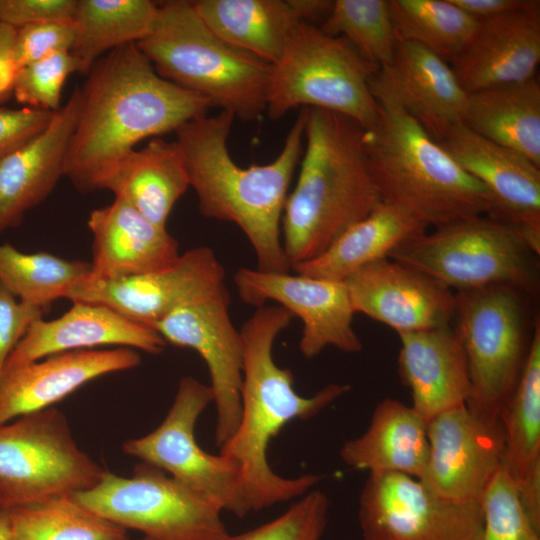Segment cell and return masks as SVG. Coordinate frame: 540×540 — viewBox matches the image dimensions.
Returning <instances> with one entry per match:
<instances>
[{
  "label": "cell",
  "mask_w": 540,
  "mask_h": 540,
  "mask_svg": "<svg viewBox=\"0 0 540 540\" xmlns=\"http://www.w3.org/2000/svg\"><path fill=\"white\" fill-rule=\"evenodd\" d=\"M87 74L64 167V176L83 193L97 190L138 142L175 132L213 107L162 78L136 43L107 53Z\"/></svg>",
  "instance_id": "obj_1"
},
{
  "label": "cell",
  "mask_w": 540,
  "mask_h": 540,
  "mask_svg": "<svg viewBox=\"0 0 540 540\" xmlns=\"http://www.w3.org/2000/svg\"><path fill=\"white\" fill-rule=\"evenodd\" d=\"M306 116L307 108H301L272 162L247 168L239 166L228 150L227 140L235 119L232 112L206 114L175 131L201 214L237 225L254 250L259 270L287 273L291 269L282 245L280 223L303 154Z\"/></svg>",
  "instance_id": "obj_2"
},
{
  "label": "cell",
  "mask_w": 540,
  "mask_h": 540,
  "mask_svg": "<svg viewBox=\"0 0 540 540\" xmlns=\"http://www.w3.org/2000/svg\"><path fill=\"white\" fill-rule=\"evenodd\" d=\"M293 317L280 305H263L240 329L241 416L235 433L220 447V453L238 465L252 512L303 496L320 482L322 477L315 474L279 476L269 465L267 450L291 420L314 417L351 389L346 384L332 383L310 397L295 391L293 373L280 368L273 358L275 339Z\"/></svg>",
  "instance_id": "obj_3"
},
{
  "label": "cell",
  "mask_w": 540,
  "mask_h": 540,
  "mask_svg": "<svg viewBox=\"0 0 540 540\" xmlns=\"http://www.w3.org/2000/svg\"><path fill=\"white\" fill-rule=\"evenodd\" d=\"M363 138L350 118L307 108L300 170L281 220L291 268L321 255L382 202Z\"/></svg>",
  "instance_id": "obj_4"
},
{
  "label": "cell",
  "mask_w": 540,
  "mask_h": 540,
  "mask_svg": "<svg viewBox=\"0 0 540 540\" xmlns=\"http://www.w3.org/2000/svg\"><path fill=\"white\" fill-rule=\"evenodd\" d=\"M377 103L378 120L364 130L363 141L382 203L403 209L427 228L494 217L489 192L439 141L396 104Z\"/></svg>",
  "instance_id": "obj_5"
},
{
  "label": "cell",
  "mask_w": 540,
  "mask_h": 540,
  "mask_svg": "<svg viewBox=\"0 0 540 540\" xmlns=\"http://www.w3.org/2000/svg\"><path fill=\"white\" fill-rule=\"evenodd\" d=\"M136 45L162 78L213 107L243 121L266 111L272 64L217 36L192 1L159 4L152 31Z\"/></svg>",
  "instance_id": "obj_6"
},
{
  "label": "cell",
  "mask_w": 540,
  "mask_h": 540,
  "mask_svg": "<svg viewBox=\"0 0 540 540\" xmlns=\"http://www.w3.org/2000/svg\"><path fill=\"white\" fill-rule=\"evenodd\" d=\"M377 69L345 38L300 22L272 64L267 115L278 120L294 108H317L348 117L368 130L379 116L369 87Z\"/></svg>",
  "instance_id": "obj_7"
},
{
  "label": "cell",
  "mask_w": 540,
  "mask_h": 540,
  "mask_svg": "<svg viewBox=\"0 0 540 540\" xmlns=\"http://www.w3.org/2000/svg\"><path fill=\"white\" fill-rule=\"evenodd\" d=\"M390 259L454 292L505 285L536 298L539 254L510 225L480 215L435 227L392 251Z\"/></svg>",
  "instance_id": "obj_8"
},
{
  "label": "cell",
  "mask_w": 540,
  "mask_h": 540,
  "mask_svg": "<svg viewBox=\"0 0 540 540\" xmlns=\"http://www.w3.org/2000/svg\"><path fill=\"white\" fill-rule=\"evenodd\" d=\"M457 330L470 380L466 405L494 422L523 372L539 315L532 318L535 298L514 287L494 285L455 292Z\"/></svg>",
  "instance_id": "obj_9"
},
{
  "label": "cell",
  "mask_w": 540,
  "mask_h": 540,
  "mask_svg": "<svg viewBox=\"0 0 540 540\" xmlns=\"http://www.w3.org/2000/svg\"><path fill=\"white\" fill-rule=\"evenodd\" d=\"M105 470L50 407L0 424V507L12 509L93 488Z\"/></svg>",
  "instance_id": "obj_10"
},
{
  "label": "cell",
  "mask_w": 540,
  "mask_h": 540,
  "mask_svg": "<svg viewBox=\"0 0 540 540\" xmlns=\"http://www.w3.org/2000/svg\"><path fill=\"white\" fill-rule=\"evenodd\" d=\"M84 507L149 540H224L221 510L161 469L141 462L131 477L109 471L73 494Z\"/></svg>",
  "instance_id": "obj_11"
},
{
  "label": "cell",
  "mask_w": 540,
  "mask_h": 540,
  "mask_svg": "<svg viewBox=\"0 0 540 540\" xmlns=\"http://www.w3.org/2000/svg\"><path fill=\"white\" fill-rule=\"evenodd\" d=\"M212 402L209 385L182 377L160 425L145 436L126 440L122 450L169 473L221 511L242 518L252 511L238 465L226 455L206 452L195 438L197 420Z\"/></svg>",
  "instance_id": "obj_12"
},
{
  "label": "cell",
  "mask_w": 540,
  "mask_h": 540,
  "mask_svg": "<svg viewBox=\"0 0 540 540\" xmlns=\"http://www.w3.org/2000/svg\"><path fill=\"white\" fill-rule=\"evenodd\" d=\"M363 540H478L481 502H457L400 473L369 474L360 492Z\"/></svg>",
  "instance_id": "obj_13"
},
{
  "label": "cell",
  "mask_w": 540,
  "mask_h": 540,
  "mask_svg": "<svg viewBox=\"0 0 540 540\" xmlns=\"http://www.w3.org/2000/svg\"><path fill=\"white\" fill-rule=\"evenodd\" d=\"M225 290L222 264L212 249L199 246L161 270L109 281H81L66 298L101 304L151 326L177 308Z\"/></svg>",
  "instance_id": "obj_14"
},
{
  "label": "cell",
  "mask_w": 540,
  "mask_h": 540,
  "mask_svg": "<svg viewBox=\"0 0 540 540\" xmlns=\"http://www.w3.org/2000/svg\"><path fill=\"white\" fill-rule=\"evenodd\" d=\"M229 304L225 290L177 308L150 326L166 343L190 348L204 360L216 408L215 442L219 447L235 433L241 416L243 348Z\"/></svg>",
  "instance_id": "obj_15"
},
{
  "label": "cell",
  "mask_w": 540,
  "mask_h": 540,
  "mask_svg": "<svg viewBox=\"0 0 540 540\" xmlns=\"http://www.w3.org/2000/svg\"><path fill=\"white\" fill-rule=\"evenodd\" d=\"M234 282L244 303L258 308L273 300L300 318L299 349L305 358L311 359L329 346L345 353L362 351L343 281L240 268Z\"/></svg>",
  "instance_id": "obj_16"
},
{
  "label": "cell",
  "mask_w": 540,
  "mask_h": 540,
  "mask_svg": "<svg viewBox=\"0 0 540 540\" xmlns=\"http://www.w3.org/2000/svg\"><path fill=\"white\" fill-rule=\"evenodd\" d=\"M427 436L428 458L419 480L445 499L481 502L503 464L501 423L463 404L430 419Z\"/></svg>",
  "instance_id": "obj_17"
},
{
  "label": "cell",
  "mask_w": 540,
  "mask_h": 540,
  "mask_svg": "<svg viewBox=\"0 0 540 540\" xmlns=\"http://www.w3.org/2000/svg\"><path fill=\"white\" fill-rule=\"evenodd\" d=\"M439 142L489 192L495 210L492 218L513 227L540 255V167L461 122Z\"/></svg>",
  "instance_id": "obj_18"
},
{
  "label": "cell",
  "mask_w": 540,
  "mask_h": 540,
  "mask_svg": "<svg viewBox=\"0 0 540 540\" xmlns=\"http://www.w3.org/2000/svg\"><path fill=\"white\" fill-rule=\"evenodd\" d=\"M354 313H362L397 334L450 325L455 292L428 275L384 258L343 280Z\"/></svg>",
  "instance_id": "obj_19"
},
{
  "label": "cell",
  "mask_w": 540,
  "mask_h": 540,
  "mask_svg": "<svg viewBox=\"0 0 540 540\" xmlns=\"http://www.w3.org/2000/svg\"><path fill=\"white\" fill-rule=\"evenodd\" d=\"M375 100H388L440 141L461 122L468 93L450 64L414 42L397 43L392 60L371 76Z\"/></svg>",
  "instance_id": "obj_20"
},
{
  "label": "cell",
  "mask_w": 540,
  "mask_h": 540,
  "mask_svg": "<svg viewBox=\"0 0 540 540\" xmlns=\"http://www.w3.org/2000/svg\"><path fill=\"white\" fill-rule=\"evenodd\" d=\"M540 63V1L479 22L449 63L466 93L536 77Z\"/></svg>",
  "instance_id": "obj_21"
},
{
  "label": "cell",
  "mask_w": 540,
  "mask_h": 540,
  "mask_svg": "<svg viewBox=\"0 0 540 540\" xmlns=\"http://www.w3.org/2000/svg\"><path fill=\"white\" fill-rule=\"evenodd\" d=\"M127 347L62 352L4 370L0 377V424L52 407L84 384L138 366Z\"/></svg>",
  "instance_id": "obj_22"
},
{
  "label": "cell",
  "mask_w": 540,
  "mask_h": 540,
  "mask_svg": "<svg viewBox=\"0 0 540 540\" xmlns=\"http://www.w3.org/2000/svg\"><path fill=\"white\" fill-rule=\"evenodd\" d=\"M107 345L159 354L166 342L152 327L107 306L73 302L58 318L33 322L10 354L4 370L62 352Z\"/></svg>",
  "instance_id": "obj_23"
},
{
  "label": "cell",
  "mask_w": 540,
  "mask_h": 540,
  "mask_svg": "<svg viewBox=\"0 0 540 540\" xmlns=\"http://www.w3.org/2000/svg\"><path fill=\"white\" fill-rule=\"evenodd\" d=\"M80 108L76 87L40 134L0 160V234L19 226L25 213L44 201L64 176Z\"/></svg>",
  "instance_id": "obj_24"
},
{
  "label": "cell",
  "mask_w": 540,
  "mask_h": 540,
  "mask_svg": "<svg viewBox=\"0 0 540 540\" xmlns=\"http://www.w3.org/2000/svg\"><path fill=\"white\" fill-rule=\"evenodd\" d=\"M87 225L93 236L92 261L83 281H109L161 270L180 255L177 241L166 228L119 198L93 210Z\"/></svg>",
  "instance_id": "obj_25"
},
{
  "label": "cell",
  "mask_w": 540,
  "mask_h": 540,
  "mask_svg": "<svg viewBox=\"0 0 540 540\" xmlns=\"http://www.w3.org/2000/svg\"><path fill=\"white\" fill-rule=\"evenodd\" d=\"M398 336V372L411 392V407L428 422L466 404L470 380L457 330L447 325Z\"/></svg>",
  "instance_id": "obj_26"
},
{
  "label": "cell",
  "mask_w": 540,
  "mask_h": 540,
  "mask_svg": "<svg viewBox=\"0 0 540 540\" xmlns=\"http://www.w3.org/2000/svg\"><path fill=\"white\" fill-rule=\"evenodd\" d=\"M503 468L517 486L521 503L540 529V321L521 377L500 414Z\"/></svg>",
  "instance_id": "obj_27"
},
{
  "label": "cell",
  "mask_w": 540,
  "mask_h": 540,
  "mask_svg": "<svg viewBox=\"0 0 540 540\" xmlns=\"http://www.w3.org/2000/svg\"><path fill=\"white\" fill-rule=\"evenodd\" d=\"M428 451L427 421L411 406L385 398L374 408L367 429L346 440L339 455L347 466L369 474L400 473L419 479Z\"/></svg>",
  "instance_id": "obj_28"
},
{
  "label": "cell",
  "mask_w": 540,
  "mask_h": 540,
  "mask_svg": "<svg viewBox=\"0 0 540 540\" xmlns=\"http://www.w3.org/2000/svg\"><path fill=\"white\" fill-rule=\"evenodd\" d=\"M189 187L181 148L176 141L153 138L131 150L103 177L98 189L113 192L157 226L166 228L168 216Z\"/></svg>",
  "instance_id": "obj_29"
},
{
  "label": "cell",
  "mask_w": 540,
  "mask_h": 540,
  "mask_svg": "<svg viewBox=\"0 0 540 540\" xmlns=\"http://www.w3.org/2000/svg\"><path fill=\"white\" fill-rule=\"evenodd\" d=\"M461 123L540 167V84L537 76L469 93Z\"/></svg>",
  "instance_id": "obj_30"
},
{
  "label": "cell",
  "mask_w": 540,
  "mask_h": 540,
  "mask_svg": "<svg viewBox=\"0 0 540 540\" xmlns=\"http://www.w3.org/2000/svg\"><path fill=\"white\" fill-rule=\"evenodd\" d=\"M427 229L403 209L381 202L321 255L291 269L300 275L343 281L362 267L388 258L399 245Z\"/></svg>",
  "instance_id": "obj_31"
},
{
  "label": "cell",
  "mask_w": 540,
  "mask_h": 540,
  "mask_svg": "<svg viewBox=\"0 0 540 540\" xmlns=\"http://www.w3.org/2000/svg\"><path fill=\"white\" fill-rule=\"evenodd\" d=\"M192 4L217 36L271 64L281 57L301 22L291 0H197Z\"/></svg>",
  "instance_id": "obj_32"
},
{
  "label": "cell",
  "mask_w": 540,
  "mask_h": 540,
  "mask_svg": "<svg viewBox=\"0 0 540 540\" xmlns=\"http://www.w3.org/2000/svg\"><path fill=\"white\" fill-rule=\"evenodd\" d=\"M159 4L150 0H77L70 53L78 72L87 74L104 55L147 37Z\"/></svg>",
  "instance_id": "obj_33"
},
{
  "label": "cell",
  "mask_w": 540,
  "mask_h": 540,
  "mask_svg": "<svg viewBox=\"0 0 540 540\" xmlns=\"http://www.w3.org/2000/svg\"><path fill=\"white\" fill-rule=\"evenodd\" d=\"M9 511L14 540H128L125 528L90 511L73 494Z\"/></svg>",
  "instance_id": "obj_34"
},
{
  "label": "cell",
  "mask_w": 540,
  "mask_h": 540,
  "mask_svg": "<svg viewBox=\"0 0 540 540\" xmlns=\"http://www.w3.org/2000/svg\"><path fill=\"white\" fill-rule=\"evenodd\" d=\"M89 262L0 244V283L19 300L46 310L89 273Z\"/></svg>",
  "instance_id": "obj_35"
},
{
  "label": "cell",
  "mask_w": 540,
  "mask_h": 540,
  "mask_svg": "<svg viewBox=\"0 0 540 540\" xmlns=\"http://www.w3.org/2000/svg\"><path fill=\"white\" fill-rule=\"evenodd\" d=\"M398 42H414L448 63L465 47L479 24L450 0H389Z\"/></svg>",
  "instance_id": "obj_36"
},
{
  "label": "cell",
  "mask_w": 540,
  "mask_h": 540,
  "mask_svg": "<svg viewBox=\"0 0 540 540\" xmlns=\"http://www.w3.org/2000/svg\"><path fill=\"white\" fill-rule=\"evenodd\" d=\"M320 28L345 38L377 68L392 60L398 43L389 0H335Z\"/></svg>",
  "instance_id": "obj_37"
},
{
  "label": "cell",
  "mask_w": 540,
  "mask_h": 540,
  "mask_svg": "<svg viewBox=\"0 0 540 540\" xmlns=\"http://www.w3.org/2000/svg\"><path fill=\"white\" fill-rule=\"evenodd\" d=\"M483 527L478 540H540V529L528 517L516 484L503 468L482 499Z\"/></svg>",
  "instance_id": "obj_38"
},
{
  "label": "cell",
  "mask_w": 540,
  "mask_h": 540,
  "mask_svg": "<svg viewBox=\"0 0 540 540\" xmlns=\"http://www.w3.org/2000/svg\"><path fill=\"white\" fill-rule=\"evenodd\" d=\"M78 72L70 52H58L18 69L13 96L29 108L58 111L62 89L68 76Z\"/></svg>",
  "instance_id": "obj_39"
},
{
  "label": "cell",
  "mask_w": 540,
  "mask_h": 540,
  "mask_svg": "<svg viewBox=\"0 0 540 540\" xmlns=\"http://www.w3.org/2000/svg\"><path fill=\"white\" fill-rule=\"evenodd\" d=\"M329 513V500L321 490H311L277 518L224 540H321Z\"/></svg>",
  "instance_id": "obj_40"
},
{
  "label": "cell",
  "mask_w": 540,
  "mask_h": 540,
  "mask_svg": "<svg viewBox=\"0 0 540 540\" xmlns=\"http://www.w3.org/2000/svg\"><path fill=\"white\" fill-rule=\"evenodd\" d=\"M75 40L73 21H53L16 29L14 61L19 68L58 52H70Z\"/></svg>",
  "instance_id": "obj_41"
},
{
  "label": "cell",
  "mask_w": 540,
  "mask_h": 540,
  "mask_svg": "<svg viewBox=\"0 0 540 540\" xmlns=\"http://www.w3.org/2000/svg\"><path fill=\"white\" fill-rule=\"evenodd\" d=\"M44 311L19 300L0 283V377L10 354L30 325L42 318Z\"/></svg>",
  "instance_id": "obj_42"
},
{
  "label": "cell",
  "mask_w": 540,
  "mask_h": 540,
  "mask_svg": "<svg viewBox=\"0 0 540 540\" xmlns=\"http://www.w3.org/2000/svg\"><path fill=\"white\" fill-rule=\"evenodd\" d=\"M54 113L29 107H0V160L40 134Z\"/></svg>",
  "instance_id": "obj_43"
},
{
  "label": "cell",
  "mask_w": 540,
  "mask_h": 540,
  "mask_svg": "<svg viewBox=\"0 0 540 540\" xmlns=\"http://www.w3.org/2000/svg\"><path fill=\"white\" fill-rule=\"evenodd\" d=\"M77 0H0V23L15 29L53 21H73Z\"/></svg>",
  "instance_id": "obj_44"
},
{
  "label": "cell",
  "mask_w": 540,
  "mask_h": 540,
  "mask_svg": "<svg viewBox=\"0 0 540 540\" xmlns=\"http://www.w3.org/2000/svg\"><path fill=\"white\" fill-rule=\"evenodd\" d=\"M16 29L0 23V104L13 96L18 67L14 61L13 47Z\"/></svg>",
  "instance_id": "obj_45"
},
{
  "label": "cell",
  "mask_w": 540,
  "mask_h": 540,
  "mask_svg": "<svg viewBox=\"0 0 540 540\" xmlns=\"http://www.w3.org/2000/svg\"><path fill=\"white\" fill-rule=\"evenodd\" d=\"M478 22L532 6L537 0H450Z\"/></svg>",
  "instance_id": "obj_46"
},
{
  "label": "cell",
  "mask_w": 540,
  "mask_h": 540,
  "mask_svg": "<svg viewBox=\"0 0 540 540\" xmlns=\"http://www.w3.org/2000/svg\"><path fill=\"white\" fill-rule=\"evenodd\" d=\"M0 540H14L9 509L0 507Z\"/></svg>",
  "instance_id": "obj_47"
},
{
  "label": "cell",
  "mask_w": 540,
  "mask_h": 540,
  "mask_svg": "<svg viewBox=\"0 0 540 540\" xmlns=\"http://www.w3.org/2000/svg\"><path fill=\"white\" fill-rule=\"evenodd\" d=\"M140 540H149V539H147V538H142V539H140Z\"/></svg>",
  "instance_id": "obj_48"
}]
</instances>
